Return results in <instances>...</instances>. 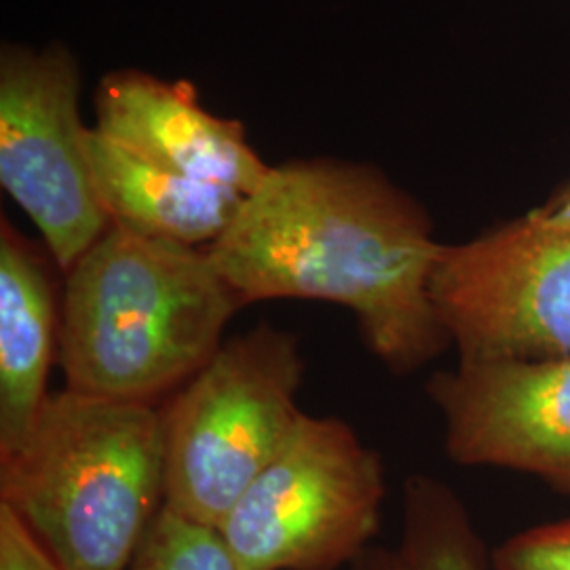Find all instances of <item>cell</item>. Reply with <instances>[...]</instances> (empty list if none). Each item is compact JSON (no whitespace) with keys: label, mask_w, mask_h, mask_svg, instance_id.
<instances>
[{"label":"cell","mask_w":570,"mask_h":570,"mask_svg":"<svg viewBox=\"0 0 570 570\" xmlns=\"http://www.w3.org/2000/svg\"><path fill=\"white\" fill-rule=\"evenodd\" d=\"M239 308L207 247L110 223L66 273L58 338L66 387L153 404L212 360Z\"/></svg>","instance_id":"7a4b0ae2"},{"label":"cell","mask_w":570,"mask_h":570,"mask_svg":"<svg viewBox=\"0 0 570 570\" xmlns=\"http://www.w3.org/2000/svg\"><path fill=\"white\" fill-rule=\"evenodd\" d=\"M402 510L400 537L389 546L374 543L346 570H492V550L446 482L412 473Z\"/></svg>","instance_id":"7c38bea8"},{"label":"cell","mask_w":570,"mask_h":570,"mask_svg":"<svg viewBox=\"0 0 570 570\" xmlns=\"http://www.w3.org/2000/svg\"><path fill=\"white\" fill-rule=\"evenodd\" d=\"M303 376L298 338L268 322L218 346L161 407L165 508L220 530L303 419Z\"/></svg>","instance_id":"277c9868"},{"label":"cell","mask_w":570,"mask_h":570,"mask_svg":"<svg viewBox=\"0 0 570 570\" xmlns=\"http://www.w3.org/2000/svg\"><path fill=\"white\" fill-rule=\"evenodd\" d=\"M0 570H63L20 518L0 503Z\"/></svg>","instance_id":"9a60e30c"},{"label":"cell","mask_w":570,"mask_h":570,"mask_svg":"<svg viewBox=\"0 0 570 570\" xmlns=\"http://www.w3.org/2000/svg\"><path fill=\"white\" fill-rule=\"evenodd\" d=\"M49 249L0 223V461L20 449L47 397L60 338Z\"/></svg>","instance_id":"30bf717a"},{"label":"cell","mask_w":570,"mask_h":570,"mask_svg":"<svg viewBox=\"0 0 570 570\" xmlns=\"http://www.w3.org/2000/svg\"><path fill=\"white\" fill-rule=\"evenodd\" d=\"M0 503L63 570H129L165 508L161 407L51 393L0 461Z\"/></svg>","instance_id":"3957f363"},{"label":"cell","mask_w":570,"mask_h":570,"mask_svg":"<svg viewBox=\"0 0 570 570\" xmlns=\"http://www.w3.org/2000/svg\"><path fill=\"white\" fill-rule=\"evenodd\" d=\"M96 129L144 161L247 197L271 169L247 142L244 125L207 112L197 89L140 70L104 77Z\"/></svg>","instance_id":"9c48e42d"},{"label":"cell","mask_w":570,"mask_h":570,"mask_svg":"<svg viewBox=\"0 0 570 570\" xmlns=\"http://www.w3.org/2000/svg\"><path fill=\"white\" fill-rule=\"evenodd\" d=\"M82 144L110 223L148 237L207 247L225 233L244 202L233 188L144 161L96 127H87Z\"/></svg>","instance_id":"8fae6325"},{"label":"cell","mask_w":570,"mask_h":570,"mask_svg":"<svg viewBox=\"0 0 570 570\" xmlns=\"http://www.w3.org/2000/svg\"><path fill=\"white\" fill-rule=\"evenodd\" d=\"M534 212L550 223L570 226V183L556 190L546 204L534 207Z\"/></svg>","instance_id":"2e32d148"},{"label":"cell","mask_w":570,"mask_h":570,"mask_svg":"<svg viewBox=\"0 0 570 570\" xmlns=\"http://www.w3.org/2000/svg\"><path fill=\"white\" fill-rule=\"evenodd\" d=\"M429 296L459 362L570 357V226L530 209L444 244Z\"/></svg>","instance_id":"8992f818"},{"label":"cell","mask_w":570,"mask_h":570,"mask_svg":"<svg viewBox=\"0 0 570 570\" xmlns=\"http://www.w3.org/2000/svg\"><path fill=\"white\" fill-rule=\"evenodd\" d=\"M442 245L425 207L366 164L271 165L207 254L242 305L275 298L345 306L393 376L449 346L429 296Z\"/></svg>","instance_id":"6da1fadb"},{"label":"cell","mask_w":570,"mask_h":570,"mask_svg":"<svg viewBox=\"0 0 570 570\" xmlns=\"http://www.w3.org/2000/svg\"><path fill=\"white\" fill-rule=\"evenodd\" d=\"M129 570H239L220 530L159 511Z\"/></svg>","instance_id":"4fadbf2b"},{"label":"cell","mask_w":570,"mask_h":570,"mask_svg":"<svg viewBox=\"0 0 570 570\" xmlns=\"http://www.w3.org/2000/svg\"><path fill=\"white\" fill-rule=\"evenodd\" d=\"M492 570H570V515L511 534L492 548Z\"/></svg>","instance_id":"5bb4252c"},{"label":"cell","mask_w":570,"mask_h":570,"mask_svg":"<svg viewBox=\"0 0 570 570\" xmlns=\"http://www.w3.org/2000/svg\"><path fill=\"white\" fill-rule=\"evenodd\" d=\"M425 393L452 463L515 471L570 499V357L459 362L433 372Z\"/></svg>","instance_id":"ba28073f"},{"label":"cell","mask_w":570,"mask_h":570,"mask_svg":"<svg viewBox=\"0 0 570 570\" xmlns=\"http://www.w3.org/2000/svg\"><path fill=\"white\" fill-rule=\"evenodd\" d=\"M79 94L81 70L66 47H2L0 184L63 275L110 226L85 155Z\"/></svg>","instance_id":"52a82bcc"},{"label":"cell","mask_w":570,"mask_h":570,"mask_svg":"<svg viewBox=\"0 0 570 570\" xmlns=\"http://www.w3.org/2000/svg\"><path fill=\"white\" fill-rule=\"evenodd\" d=\"M385 497L383 456L345 421L303 414L220 534L239 570L348 569L374 546Z\"/></svg>","instance_id":"5b68a950"}]
</instances>
